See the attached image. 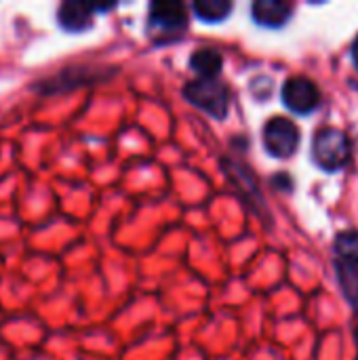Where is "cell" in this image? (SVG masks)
Listing matches in <instances>:
<instances>
[{"label":"cell","mask_w":358,"mask_h":360,"mask_svg":"<svg viewBox=\"0 0 358 360\" xmlns=\"http://www.w3.org/2000/svg\"><path fill=\"white\" fill-rule=\"evenodd\" d=\"M312 156L321 169L338 171L350 160V139L340 129H321L312 141Z\"/></svg>","instance_id":"cell-1"},{"label":"cell","mask_w":358,"mask_h":360,"mask_svg":"<svg viewBox=\"0 0 358 360\" xmlns=\"http://www.w3.org/2000/svg\"><path fill=\"white\" fill-rule=\"evenodd\" d=\"M184 95L190 103L200 108L203 112L211 114L213 118H224L228 114L230 93L224 82L217 78H198L186 84Z\"/></svg>","instance_id":"cell-2"},{"label":"cell","mask_w":358,"mask_h":360,"mask_svg":"<svg viewBox=\"0 0 358 360\" xmlns=\"http://www.w3.org/2000/svg\"><path fill=\"white\" fill-rule=\"evenodd\" d=\"M264 146L272 156L287 158L300 146V129L293 120L276 116L264 127Z\"/></svg>","instance_id":"cell-3"},{"label":"cell","mask_w":358,"mask_h":360,"mask_svg":"<svg viewBox=\"0 0 358 360\" xmlns=\"http://www.w3.org/2000/svg\"><path fill=\"white\" fill-rule=\"evenodd\" d=\"M283 101L295 114H310L321 103V91L310 78L291 76L283 84Z\"/></svg>","instance_id":"cell-4"},{"label":"cell","mask_w":358,"mask_h":360,"mask_svg":"<svg viewBox=\"0 0 358 360\" xmlns=\"http://www.w3.org/2000/svg\"><path fill=\"white\" fill-rule=\"evenodd\" d=\"M110 8H114V4L68 0L57 8V21L65 32H84L93 25V17L97 11H110Z\"/></svg>","instance_id":"cell-5"},{"label":"cell","mask_w":358,"mask_h":360,"mask_svg":"<svg viewBox=\"0 0 358 360\" xmlns=\"http://www.w3.org/2000/svg\"><path fill=\"white\" fill-rule=\"evenodd\" d=\"M93 80H97V72H93L91 68H68L49 78L38 80L34 84V89L42 95H57V93H65L74 86L93 82Z\"/></svg>","instance_id":"cell-6"},{"label":"cell","mask_w":358,"mask_h":360,"mask_svg":"<svg viewBox=\"0 0 358 360\" xmlns=\"http://www.w3.org/2000/svg\"><path fill=\"white\" fill-rule=\"evenodd\" d=\"M150 23L160 30H167V32H179L188 25L186 6L177 0L154 2L150 6Z\"/></svg>","instance_id":"cell-7"},{"label":"cell","mask_w":358,"mask_h":360,"mask_svg":"<svg viewBox=\"0 0 358 360\" xmlns=\"http://www.w3.org/2000/svg\"><path fill=\"white\" fill-rule=\"evenodd\" d=\"M253 19L264 27H281L291 15V4L285 0H257L251 8Z\"/></svg>","instance_id":"cell-8"},{"label":"cell","mask_w":358,"mask_h":360,"mask_svg":"<svg viewBox=\"0 0 358 360\" xmlns=\"http://www.w3.org/2000/svg\"><path fill=\"white\" fill-rule=\"evenodd\" d=\"M190 65L200 78H217L224 65V57L213 49H198L190 57Z\"/></svg>","instance_id":"cell-9"},{"label":"cell","mask_w":358,"mask_h":360,"mask_svg":"<svg viewBox=\"0 0 358 360\" xmlns=\"http://www.w3.org/2000/svg\"><path fill=\"white\" fill-rule=\"evenodd\" d=\"M192 8L203 21L217 23V21H224L230 15L232 2H228V0H196Z\"/></svg>","instance_id":"cell-10"},{"label":"cell","mask_w":358,"mask_h":360,"mask_svg":"<svg viewBox=\"0 0 358 360\" xmlns=\"http://www.w3.org/2000/svg\"><path fill=\"white\" fill-rule=\"evenodd\" d=\"M335 253L340 257V264L357 268L358 270V232L348 230L342 232L335 240Z\"/></svg>","instance_id":"cell-11"},{"label":"cell","mask_w":358,"mask_h":360,"mask_svg":"<svg viewBox=\"0 0 358 360\" xmlns=\"http://www.w3.org/2000/svg\"><path fill=\"white\" fill-rule=\"evenodd\" d=\"M338 276H340V283L344 287V293L346 297L350 300L354 312H357V327H354V338L358 342V270L357 268H350V266H344V264H338Z\"/></svg>","instance_id":"cell-12"},{"label":"cell","mask_w":358,"mask_h":360,"mask_svg":"<svg viewBox=\"0 0 358 360\" xmlns=\"http://www.w3.org/2000/svg\"><path fill=\"white\" fill-rule=\"evenodd\" d=\"M352 57H354V63H357L358 68V38L354 40V44H352Z\"/></svg>","instance_id":"cell-13"}]
</instances>
